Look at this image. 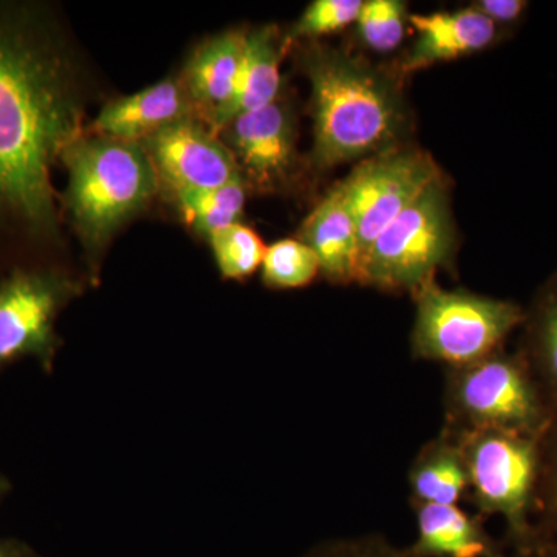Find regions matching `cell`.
Masks as SVG:
<instances>
[{"label": "cell", "mask_w": 557, "mask_h": 557, "mask_svg": "<svg viewBox=\"0 0 557 557\" xmlns=\"http://www.w3.org/2000/svg\"><path fill=\"white\" fill-rule=\"evenodd\" d=\"M405 3L399 0L362 2L358 16L359 35L376 51H391L405 35Z\"/></svg>", "instance_id": "obj_23"}, {"label": "cell", "mask_w": 557, "mask_h": 557, "mask_svg": "<svg viewBox=\"0 0 557 557\" xmlns=\"http://www.w3.org/2000/svg\"><path fill=\"white\" fill-rule=\"evenodd\" d=\"M494 24H515L523 16L528 3L523 0H480L474 7Z\"/></svg>", "instance_id": "obj_27"}, {"label": "cell", "mask_w": 557, "mask_h": 557, "mask_svg": "<svg viewBox=\"0 0 557 557\" xmlns=\"http://www.w3.org/2000/svg\"><path fill=\"white\" fill-rule=\"evenodd\" d=\"M321 271L317 255L300 239H284L267 248L262 281L267 287L292 289L311 284Z\"/></svg>", "instance_id": "obj_21"}, {"label": "cell", "mask_w": 557, "mask_h": 557, "mask_svg": "<svg viewBox=\"0 0 557 557\" xmlns=\"http://www.w3.org/2000/svg\"><path fill=\"white\" fill-rule=\"evenodd\" d=\"M141 146L159 183L172 196L183 190L219 188L242 175L228 146L199 119L177 121Z\"/></svg>", "instance_id": "obj_10"}, {"label": "cell", "mask_w": 557, "mask_h": 557, "mask_svg": "<svg viewBox=\"0 0 557 557\" xmlns=\"http://www.w3.org/2000/svg\"><path fill=\"white\" fill-rule=\"evenodd\" d=\"M0 557H42L27 544L13 539L0 537Z\"/></svg>", "instance_id": "obj_28"}, {"label": "cell", "mask_w": 557, "mask_h": 557, "mask_svg": "<svg viewBox=\"0 0 557 557\" xmlns=\"http://www.w3.org/2000/svg\"><path fill=\"white\" fill-rule=\"evenodd\" d=\"M69 174L65 211L90 256L148 205L159 178L138 143L84 134L61 157Z\"/></svg>", "instance_id": "obj_3"}, {"label": "cell", "mask_w": 557, "mask_h": 557, "mask_svg": "<svg viewBox=\"0 0 557 557\" xmlns=\"http://www.w3.org/2000/svg\"><path fill=\"white\" fill-rule=\"evenodd\" d=\"M520 557H557V542L539 539L533 549Z\"/></svg>", "instance_id": "obj_29"}, {"label": "cell", "mask_w": 557, "mask_h": 557, "mask_svg": "<svg viewBox=\"0 0 557 557\" xmlns=\"http://www.w3.org/2000/svg\"><path fill=\"white\" fill-rule=\"evenodd\" d=\"M300 240L313 249L321 273L336 284L359 282L361 245L357 223L341 185L330 190L300 228Z\"/></svg>", "instance_id": "obj_13"}, {"label": "cell", "mask_w": 557, "mask_h": 557, "mask_svg": "<svg viewBox=\"0 0 557 557\" xmlns=\"http://www.w3.org/2000/svg\"><path fill=\"white\" fill-rule=\"evenodd\" d=\"M248 33L214 36L194 51L186 65L185 83L196 119L208 121L230 101L244 60Z\"/></svg>", "instance_id": "obj_16"}, {"label": "cell", "mask_w": 557, "mask_h": 557, "mask_svg": "<svg viewBox=\"0 0 557 557\" xmlns=\"http://www.w3.org/2000/svg\"><path fill=\"white\" fill-rule=\"evenodd\" d=\"M418 39L406 70H418L486 49L497 38V25L478 9L454 13L416 14L410 17Z\"/></svg>", "instance_id": "obj_15"}, {"label": "cell", "mask_w": 557, "mask_h": 557, "mask_svg": "<svg viewBox=\"0 0 557 557\" xmlns=\"http://www.w3.org/2000/svg\"><path fill=\"white\" fill-rule=\"evenodd\" d=\"M412 354L446 362L450 369L496 354L502 341L525 322L518 304L440 288L434 281L417 289Z\"/></svg>", "instance_id": "obj_6"}, {"label": "cell", "mask_w": 557, "mask_h": 557, "mask_svg": "<svg viewBox=\"0 0 557 557\" xmlns=\"http://www.w3.org/2000/svg\"><path fill=\"white\" fill-rule=\"evenodd\" d=\"M313 91V161L321 170L375 152L399 123L395 90L380 73L338 51L307 54Z\"/></svg>", "instance_id": "obj_2"}, {"label": "cell", "mask_w": 557, "mask_h": 557, "mask_svg": "<svg viewBox=\"0 0 557 557\" xmlns=\"http://www.w3.org/2000/svg\"><path fill=\"white\" fill-rule=\"evenodd\" d=\"M536 512L541 515V525L536 527L537 541L557 542V413L542 438Z\"/></svg>", "instance_id": "obj_24"}, {"label": "cell", "mask_w": 557, "mask_h": 557, "mask_svg": "<svg viewBox=\"0 0 557 557\" xmlns=\"http://www.w3.org/2000/svg\"><path fill=\"white\" fill-rule=\"evenodd\" d=\"M438 178L431 157L403 149L364 161L339 183L357 223L362 258L373 240Z\"/></svg>", "instance_id": "obj_9"}, {"label": "cell", "mask_w": 557, "mask_h": 557, "mask_svg": "<svg viewBox=\"0 0 557 557\" xmlns=\"http://www.w3.org/2000/svg\"><path fill=\"white\" fill-rule=\"evenodd\" d=\"M208 240L223 278L242 281L262 267L265 245L258 233L242 223L218 231Z\"/></svg>", "instance_id": "obj_22"}, {"label": "cell", "mask_w": 557, "mask_h": 557, "mask_svg": "<svg viewBox=\"0 0 557 557\" xmlns=\"http://www.w3.org/2000/svg\"><path fill=\"white\" fill-rule=\"evenodd\" d=\"M457 434L467 458L468 491L480 516L504 518L515 555H527L537 542L531 516L536 512L544 435L493 429Z\"/></svg>", "instance_id": "obj_4"}, {"label": "cell", "mask_w": 557, "mask_h": 557, "mask_svg": "<svg viewBox=\"0 0 557 557\" xmlns=\"http://www.w3.org/2000/svg\"><path fill=\"white\" fill-rule=\"evenodd\" d=\"M186 119H196V110L183 79L171 78L108 102L87 134L141 145L157 132Z\"/></svg>", "instance_id": "obj_12"}, {"label": "cell", "mask_w": 557, "mask_h": 557, "mask_svg": "<svg viewBox=\"0 0 557 557\" xmlns=\"http://www.w3.org/2000/svg\"><path fill=\"white\" fill-rule=\"evenodd\" d=\"M417 539L412 557H507L487 533L482 516H471L457 505H413Z\"/></svg>", "instance_id": "obj_14"}, {"label": "cell", "mask_w": 557, "mask_h": 557, "mask_svg": "<svg viewBox=\"0 0 557 557\" xmlns=\"http://www.w3.org/2000/svg\"><path fill=\"white\" fill-rule=\"evenodd\" d=\"M237 166L259 188H273L292 170L295 120L284 102L244 113L223 129Z\"/></svg>", "instance_id": "obj_11"}, {"label": "cell", "mask_w": 557, "mask_h": 557, "mask_svg": "<svg viewBox=\"0 0 557 557\" xmlns=\"http://www.w3.org/2000/svg\"><path fill=\"white\" fill-rule=\"evenodd\" d=\"M10 487L11 486L9 480L0 474V504H2V500L5 498L7 494L10 493Z\"/></svg>", "instance_id": "obj_30"}, {"label": "cell", "mask_w": 557, "mask_h": 557, "mask_svg": "<svg viewBox=\"0 0 557 557\" xmlns=\"http://www.w3.org/2000/svg\"><path fill=\"white\" fill-rule=\"evenodd\" d=\"M302 557H412L408 548H399L381 534L333 539L322 542Z\"/></svg>", "instance_id": "obj_26"}, {"label": "cell", "mask_w": 557, "mask_h": 557, "mask_svg": "<svg viewBox=\"0 0 557 557\" xmlns=\"http://www.w3.org/2000/svg\"><path fill=\"white\" fill-rule=\"evenodd\" d=\"M83 285L54 265L22 267L0 277V369L32 358L50 372L61 347L58 317Z\"/></svg>", "instance_id": "obj_8"}, {"label": "cell", "mask_w": 557, "mask_h": 557, "mask_svg": "<svg viewBox=\"0 0 557 557\" xmlns=\"http://www.w3.org/2000/svg\"><path fill=\"white\" fill-rule=\"evenodd\" d=\"M445 428L456 432L509 431L545 435L555 412L525 359L497 350L472 364L449 369Z\"/></svg>", "instance_id": "obj_5"}, {"label": "cell", "mask_w": 557, "mask_h": 557, "mask_svg": "<svg viewBox=\"0 0 557 557\" xmlns=\"http://www.w3.org/2000/svg\"><path fill=\"white\" fill-rule=\"evenodd\" d=\"M528 369L533 373L537 386L547 399L549 408L557 413V284L542 296L537 309L531 317L525 354Z\"/></svg>", "instance_id": "obj_20"}, {"label": "cell", "mask_w": 557, "mask_h": 557, "mask_svg": "<svg viewBox=\"0 0 557 557\" xmlns=\"http://www.w3.org/2000/svg\"><path fill=\"white\" fill-rule=\"evenodd\" d=\"M245 197L247 196L242 175L219 188L174 194L182 218L190 228L208 239L218 231L240 223Z\"/></svg>", "instance_id": "obj_19"}, {"label": "cell", "mask_w": 557, "mask_h": 557, "mask_svg": "<svg viewBox=\"0 0 557 557\" xmlns=\"http://www.w3.org/2000/svg\"><path fill=\"white\" fill-rule=\"evenodd\" d=\"M413 505H457L469 487L467 458L457 432L443 428L418 453L409 471Z\"/></svg>", "instance_id": "obj_18"}, {"label": "cell", "mask_w": 557, "mask_h": 557, "mask_svg": "<svg viewBox=\"0 0 557 557\" xmlns=\"http://www.w3.org/2000/svg\"><path fill=\"white\" fill-rule=\"evenodd\" d=\"M75 64L57 17L35 2H0V277L42 267L60 244L51 170L83 137Z\"/></svg>", "instance_id": "obj_1"}, {"label": "cell", "mask_w": 557, "mask_h": 557, "mask_svg": "<svg viewBox=\"0 0 557 557\" xmlns=\"http://www.w3.org/2000/svg\"><path fill=\"white\" fill-rule=\"evenodd\" d=\"M361 0H317L310 3L292 30L293 38H317L358 21Z\"/></svg>", "instance_id": "obj_25"}, {"label": "cell", "mask_w": 557, "mask_h": 557, "mask_svg": "<svg viewBox=\"0 0 557 557\" xmlns=\"http://www.w3.org/2000/svg\"><path fill=\"white\" fill-rule=\"evenodd\" d=\"M278 44L281 42L274 27H263L248 33L244 60L233 95L208 121L209 129L223 131L237 116L265 108L277 100L281 87L278 62L282 57Z\"/></svg>", "instance_id": "obj_17"}, {"label": "cell", "mask_w": 557, "mask_h": 557, "mask_svg": "<svg viewBox=\"0 0 557 557\" xmlns=\"http://www.w3.org/2000/svg\"><path fill=\"white\" fill-rule=\"evenodd\" d=\"M512 557H520V556H512Z\"/></svg>", "instance_id": "obj_31"}, {"label": "cell", "mask_w": 557, "mask_h": 557, "mask_svg": "<svg viewBox=\"0 0 557 557\" xmlns=\"http://www.w3.org/2000/svg\"><path fill=\"white\" fill-rule=\"evenodd\" d=\"M453 247L448 197L438 178L373 240L361 260L359 282L391 292H417L434 281Z\"/></svg>", "instance_id": "obj_7"}]
</instances>
